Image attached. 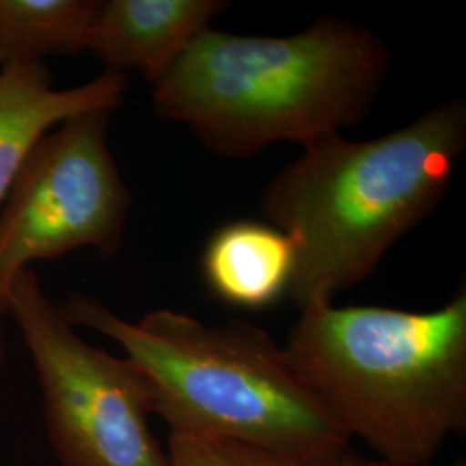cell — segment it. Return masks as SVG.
<instances>
[{
	"label": "cell",
	"mask_w": 466,
	"mask_h": 466,
	"mask_svg": "<svg viewBox=\"0 0 466 466\" xmlns=\"http://www.w3.org/2000/svg\"><path fill=\"white\" fill-rule=\"evenodd\" d=\"M465 149L460 99L371 140L332 135L304 146L261 199L268 223L294 244L289 296L299 311L367 280L446 196Z\"/></svg>",
	"instance_id": "cell-1"
},
{
	"label": "cell",
	"mask_w": 466,
	"mask_h": 466,
	"mask_svg": "<svg viewBox=\"0 0 466 466\" xmlns=\"http://www.w3.org/2000/svg\"><path fill=\"white\" fill-rule=\"evenodd\" d=\"M390 67L379 35L340 17L287 36L206 28L154 85V111L213 154L246 159L302 147L365 119Z\"/></svg>",
	"instance_id": "cell-2"
},
{
	"label": "cell",
	"mask_w": 466,
	"mask_h": 466,
	"mask_svg": "<svg viewBox=\"0 0 466 466\" xmlns=\"http://www.w3.org/2000/svg\"><path fill=\"white\" fill-rule=\"evenodd\" d=\"M282 350L340 432L380 460L427 466L465 432V285L432 311L304 309Z\"/></svg>",
	"instance_id": "cell-3"
},
{
	"label": "cell",
	"mask_w": 466,
	"mask_h": 466,
	"mask_svg": "<svg viewBox=\"0 0 466 466\" xmlns=\"http://www.w3.org/2000/svg\"><path fill=\"white\" fill-rule=\"evenodd\" d=\"M59 309L73 327L116 342L169 432L244 441L304 465L350 448L282 348L249 321L204 323L175 309L130 321L84 294H69Z\"/></svg>",
	"instance_id": "cell-4"
},
{
	"label": "cell",
	"mask_w": 466,
	"mask_h": 466,
	"mask_svg": "<svg viewBox=\"0 0 466 466\" xmlns=\"http://www.w3.org/2000/svg\"><path fill=\"white\" fill-rule=\"evenodd\" d=\"M32 356L50 444L61 466H171L149 425V383L127 356L76 332L28 268L5 296Z\"/></svg>",
	"instance_id": "cell-5"
},
{
	"label": "cell",
	"mask_w": 466,
	"mask_h": 466,
	"mask_svg": "<svg viewBox=\"0 0 466 466\" xmlns=\"http://www.w3.org/2000/svg\"><path fill=\"white\" fill-rule=\"evenodd\" d=\"M111 111L69 117L30 150L0 208V317L9 285L35 261L92 248L115 256L132 204L107 147Z\"/></svg>",
	"instance_id": "cell-6"
},
{
	"label": "cell",
	"mask_w": 466,
	"mask_h": 466,
	"mask_svg": "<svg viewBox=\"0 0 466 466\" xmlns=\"http://www.w3.org/2000/svg\"><path fill=\"white\" fill-rule=\"evenodd\" d=\"M130 80L104 71L73 88H52L44 63H11L0 67V206L35 144L66 119L92 111H115ZM2 318V317H0ZM4 356L0 327V361Z\"/></svg>",
	"instance_id": "cell-7"
},
{
	"label": "cell",
	"mask_w": 466,
	"mask_h": 466,
	"mask_svg": "<svg viewBox=\"0 0 466 466\" xmlns=\"http://www.w3.org/2000/svg\"><path fill=\"white\" fill-rule=\"evenodd\" d=\"M227 5L223 0L100 2L86 50L106 71L135 69L156 85Z\"/></svg>",
	"instance_id": "cell-8"
},
{
	"label": "cell",
	"mask_w": 466,
	"mask_h": 466,
	"mask_svg": "<svg viewBox=\"0 0 466 466\" xmlns=\"http://www.w3.org/2000/svg\"><path fill=\"white\" fill-rule=\"evenodd\" d=\"M200 268L218 299L244 309H263L289 294L296 249L275 225L242 219L219 227L209 237Z\"/></svg>",
	"instance_id": "cell-9"
},
{
	"label": "cell",
	"mask_w": 466,
	"mask_h": 466,
	"mask_svg": "<svg viewBox=\"0 0 466 466\" xmlns=\"http://www.w3.org/2000/svg\"><path fill=\"white\" fill-rule=\"evenodd\" d=\"M100 0H0V67L88 47Z\"/></svg>",
	"instance_id": "cell-10"
},
{
	"label": "cell",
	"mask_w": 466,
	"mask_h": 466,
	"mask_svg": "<svg viewBox=\"0 0 466 466\" xmlns=\"http://www.w3.org/2000/svg\"><path fill=\"white\" fill-rule=\"evenodd\" d=\"M171 466H306L280 452L227 437L169 432Z\"/></svg>",
	"instance_id": "cell-11"
},
{
	"label": "cell",
	"mask_w": 466,
	"mask_h": 466,
	"mask_svg": "<svg viewBox=\"0 0 466 466\" xmlns=\"http://www.w3.org/2000/svg\"><path fill=\"white\" fill-rule=\"evenodd\" d=\"M306 466H408L400 465V463H392V461H385V460H373V458H367V456H360L356 452L348 448V450L340 451L337 454H332L325 460L315 461L311 465Z\"/></svg>",
	"instance_id": "cell-12"
},
{
	"label": "cell",
	"mask_w": 466,
	"mask_h": 466,
	"mask_svg": "<svg viewBox=\"0 0 466 466\" xmlns=\"http://www.w3.org/2000/svg\"><path fill=\"white\" fill-rule=\"evenodd\" d=\"M456 466H465V461H458V463H456Z\"/></svg>",
	"instance_id": "cell-13"
}]
</instances>
